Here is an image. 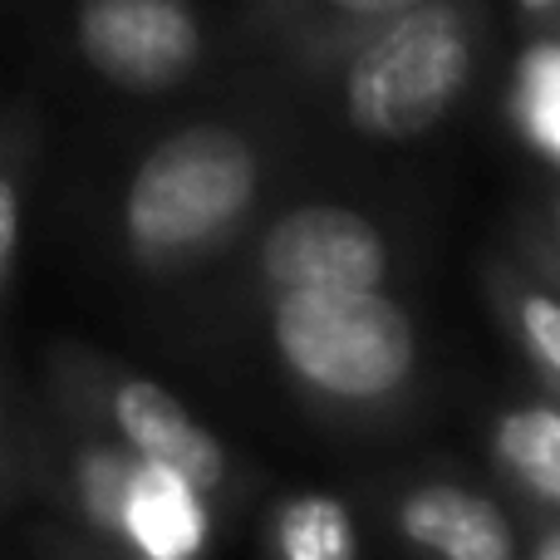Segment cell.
<instances>
[{"label": "cell", "instance_id": "6da1fadb", "mask_svg": "<svg viewBox=\"0 0 560 560\" xmlns=\"http://www.w3.org/2000/svg\"><path fill=\"white\" fill-rule=\"evenodd\" d=\"M256 192L261 158L236 128H177L128 177L124 242L138 266H187L242 226Z\"/></svg>", "mask_w": 560, "mask_h": 560}, {"label": "cell", "instance_id": "7a4b0ae2", "mask_svg": "<svg viewBox=\"0 0 560 560\" xmlns=\"http://www.w3.org/2000/svg\"><path fill=\"white\" fill-rule=\"evenodd\" d=\"M271 345L295 384L329 404H384L413 384V319L378 290H280Z\"/></svg>", "mask_w": 560, "mask_h": 560}, {"label": "cell", "instance_id": "3957f363", "mask_svg": "<svg viewBox=\"0 0 560 560\" xmlns=\"http://www.w3.org/2000/svg\"><path fill=\"white\" fill-rule=\"evenodd\" d=\"M472 74V45L447 5L398 10L349 69V118L359 133L404 143L418 138L457 104Z\"/></svg>", "mask_w": 560, "mask_h": 560}, {"label": "cell", "instance_id": "277c9868", "mask_svg": "<svg viewBox=\"0 0 560 560\" xmlns=\"http://www.w3.org/2000/svg\"><path fill=\"white\" fill-rule=\"evenodd\" d=\"M261 276L276 290H384L388 242L364 212L305 202L276 217L261 242Z\"/></svg>", "mask_w": 560, "mask_h": 560}, {"label": "cell", "instance_id": "5b68a950", "mask_svg": "<svg viewBox=\"0 0 560 560\" xmlns=\"http://www.w3.org/2000/svg\"><path fill=\"white\" fill-rule=\"evenodd\" d=\"M79 49L118 89H167L197 65L202 30L183 0H84Z\"/></svg>", "mask_w": 560, "mask_h": 560}, {"label": "cell", "instance_id": "8992f818", "mask_svg": "<svg viewBox=\"0 0 560 560\" xmlns=\"http://www.w3.org/2000/svg\"><path fill=\"white\" fill-rule=\"evenodd\" d=\"M108 423L128 453L187 477L202 497L226 482V447L153 378H118L108 388Z\"/></svg>", "mask_w": 560, "mask_h": 560}, {"label": "cell", "instance_id": "52a82bcc", "mask_svg": "<svg viewBox=\"0 0 560 560\" xmlns=\"http://www.w3.org/2000/svg\"><path fill=\"white\" fill-rule=\"evenodd\" d=\"M398 532L433 560H516V532L502 506L453 482L408 492L398 502Z\"/></svg>", "mask_w": 560, "mask_h": 560}, {"label": "cell", "instance_id": "ba28073f", "mask_svg": "<svg viewBox=\"0 0 560 560\" xmlns=\"http://www.w3.org/2000/svg\"><path fill=\"white\" fill-rule=\"evenodd\" d=\"M118 541L148 560H197L207 546V502L187 477L138 463Z\"/></svg>", "mask_w": 560, "mask_h": 560}, {"label": "cell", "instance_id": "9c48e42d", "mask_svg": "<svg viewBox=\"0 0 560 560\" xmlns=\"http://www.w3.org/2000/svg\"><path fill=\"white\" fill-rule=\"evenodd\" d=\"M497 463L541 502L560 506V408H512L497 423Z\"/></svg>", "mask_w": 560, "mask_h": 560}, {"label": "cell", "instance_id": "30bf717a", "mask_svg": "<svg viewBox=\"0 0 560 560\" xmlns=\"http://www.w3.org/2000/svg\"><path fill=\"white\" fill-rule=\"evenodd\" d=\"M276 560H359L354 516L329 492L290 497L271 526Z\"/></svg>", "mask_w": 560, "mask_h": 560}, {"label": "cell", "instance_id": "8fae6325", "mask_svg": "<svg viewBox=\"0 0 560 560\" xmlns=\"http://www.w3.org/2000/svg\"><path fill=\"white\" fill-rule=\"evenodd\" d=\"M143 457L128 453V447H108V443H89L74 453V467H69V487H74V502L84 512V522L94 532L114 536L124 526V502L128 487H133V472Z\"/></svg>", "mask_w": 560, "mask_h": 560}, {"label": "cell", "instance_id": "7c38bea8", "mask_svg": "<svg viewBox=\"0 0 560 560\" xmlns=\"http://www.w3.org/2000/svg\"><path fill=\"white\" fill-rule=\"evenodd\" d=\"M522 118L526 133L560 158V49H541L522 69Z\"/></svg>", "mask_w": 560, "mask_h": 560}, {"label": "cell", "instance_id": "4fadbf2b", "mask_svg": "<svg viewBox=\"0 0 560 560\" xmlns=\"http://www.w3.org/2000/svg\"><path fill=\"white\" fill-rule=\"evenodd\" d=\"M516 329H522L526 349L536 354V364L560 384V300L546 290H526L516 300Z\"/></svg>", "mask_w": 560, "mask_h": 560}, {"label": "cell", "instance_id": "5bb4252c", "mask_svg": "<svg viewBox=\"0 0 560 560\" xmlns=\"http://www.w3.org/2000/svg\"><path fill=\"white\" fill-rule=\"evenodd\" d=\"M15 252H20V187L0 167V290L15 271Z\"/></svg>", "mask_w": 560, "mask_h": 560}, {"label": "cell", "instance_id": "9a60e30c", "mask_svg": "<svg viewBox=\"0 0 560 560\" xmlns=\"http://www.w3.org/2000/svg\"><path fill=\"white\" fill-rule=\"evenodd\" d=\"M335 5L354 10V15H398V10H413L423 0H335Z\"/></svg>", "mask_w": 560, "mask_h": 560}, {"label": "cell", "instance_id": "2e32d148", "mask_svg": "<svg viewBox=\"0 0 560 560\" xmlns=\"http://www.w3.org/2000/svg\"><path fill=\"white\" fill-rule=\"evenodd\" d=\"M532 560H560V526H556V532H546L541 541H536Z\"/></svg>", "mask_w": 560, "mask_h": 560}, {"label": "cell", "instance_id": "e0dca14e", "mask_svg": "<svg viewBox=\"0 0 560 560\" xmlns=\"http://www.w3.org/2000/svg\"><path fill=\"white\" fill-rule=\"evenodd\" d=\"M526 5H536V10H546V5H556V0H526Z\"/></svg>", "mask_w": 560, "mask_h": 560}, {"label": "cell", "instance_id": "ac0fdd59", "mask_svg": "<svg viewBox=\"0 0 560 560\" xmlns=\"http://www.w3.org/2000/svg\"><path fill=\"white\" fill-rule=\"evenodd\" d=\"M0 398H5V374H0Z\"/></svg>", "mask_w": 560, "mask_h": 560}, {"label": "cell", "instance_id": "d6986e66", "mask_svg": "<svg viewBox=\"0 0 560 560\" xmlns=\"http://www.w3.org/2000/svg\"><path fill=\"white\" fill-rule=\"evenodd\" d=\"M133 560H148V556H133Z\"/></svg>", "mask_w": 560, "mask_h": 560}]
</instances>
